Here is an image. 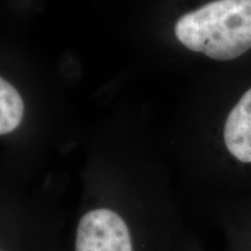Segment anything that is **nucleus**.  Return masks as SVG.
<instances>
[{
    "label": "nucleus",
    "mask_w": 251,
    "mask_h": 251,
    "mask_svg": "<svg viewBox=\"0 0 251 251\" xmlns=\"http://www.w3.org/2000/svg\"><path fill=\"white\" fill-rule=\"evenodd\" d=\"M175 34L181 45L216 61H231L251 49V0H214L185 14Z\"/></svg>",
    "instance_id": "f257e3e1"
},
{
    "label": "nucleus",
    "mask_w": 251,
    "mask_h": 251,
    "mask_svg": "<svg viewBox=\"0 0 251 251\" xmlns=\"http://www.w3.org/2000/svg\"><path fill=\"white\" fill-rule=\"evenodd\" d=\"M76 251H133L126 221L108 208H98L81 216L77 226Z\"/></svg>",
    "instance_id": "f03ea898"
},
{
    "label": "nucleus",
    "mask_w": 251,
    "mask_h": 251,
    "mask_svg": "<svg viewBox=\"0 0 251 251\" xmlns=\"http://www.w3.org/2000/svg\"><path fill=\"white\" fill-rule=\"evenodd\" d=\"M224 136L226 147L235 158L251 163V89L229 113Z\"/></svg>",
    "instance_id": "7ed1b4c3"
},
{
    "label": "nucleus",
    "mask_w": 251,
    "mask_h": 251,
    "mask_svg": "<svg viewBox=\"0 0 251 251\" xmlns=\"http://www.w3.org/2000/svg\"><path fill=\"white\" fill-rule=\"evenodd\" d=\"M25 106L20 94L4 78L0 79V134L11 133L20 125Z\"/></svg>",
    "instance_id": "20e7f679"
}]
</instances>
